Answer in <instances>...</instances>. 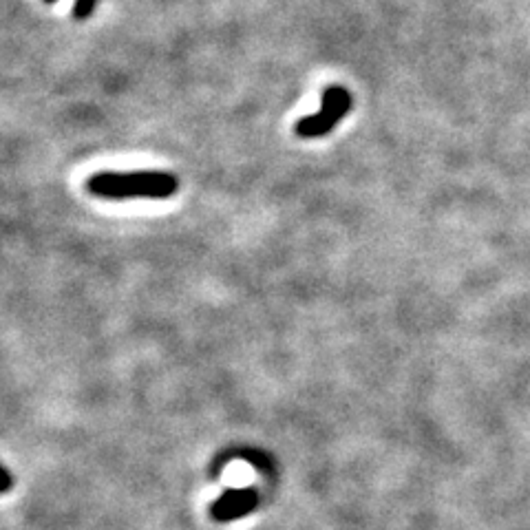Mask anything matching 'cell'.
<instances>
[{"label": "cell", "instance_id": "obj_1", "mask_svg": "<svg viewBox=\"0 0 530 530\" xmlns=\"http://www.w3.org/2000/svg\"><path fill=\"white\" fill-rule=\"evenodd\" d=\"M87 190L102 199H168L179 190V179L171 173L135 171V173H95Z\"/></svg>", "mask_w": 530, "mask_h": 530}, {"label": "cell", "instance_id": "obj_2", "mask_svg": "<svg viewBox=\"0 0 530 530\" xmlns=\"http://www.w3.org/2000/svg\"><path fill=\"white\" fill-rule=\"evenodd\" d=\"M349 109H352V95H349V91L341 87V84H330L323 93V109L296 122L294 133L305 137V140L323 137L334 131V126L345 118Z\"/></svg>", "mask_w": 530, "mask_h": 530}, {"label": "cell", "instance_id": "obj_3", "mask_svg": "<svg viewBox=\"0 0 530 530\" xmlns=\"http://www.w3.org/2000/svg\"><path fill=\"white\" fill-rule=\"evenodd\" d=\"M259 506V491L257 489H228L221 493L215 502L210 504V517L215 522H235L250 515Z\"/></svg>", "mask_w": 530, "mask_h": 530}, {"label": "cell", "instance_id": "obj_4", "mask_svg": "<svg viewBox=\"0 0 530 530\" xmlns=\"http://www.w3.org/2000/svg\"><path fill=\"white\" fill-rule=\"evenodd\" d=\"M95 3H98V0H78L76 7H73V16H76L78 20L89 18L93 14Z\"/></svg>", "mask_w": 530, "mask_h": 530}, {"label": "cell", "instance_id": "obj_5", "mask_svg": "<svg viewBox=\"0 0 530 530\" xmlns=\"http://www.w3.org/2000/svg\"><path fill=\"white\" fill-rule=\"evenodd\" d=\"M14 489V475L9 473V469H5L3 464H0V495H5Z\"/></svg>", "mask_w": 530, "mask_h": 530}, {"label": "cell", "instance_id": "obj_6", "mask_svg": "<svg viewBox=\"0 0 530 530\" xmlns=\"http://www.w3.org/2000/svg\"><path fill=\"white\" fill-rule=\"evenodd\" d=\"M45 3H56V0H45Z\"/></svg>", "mask_w": 530, "mask_h": 530}]
</instances>
